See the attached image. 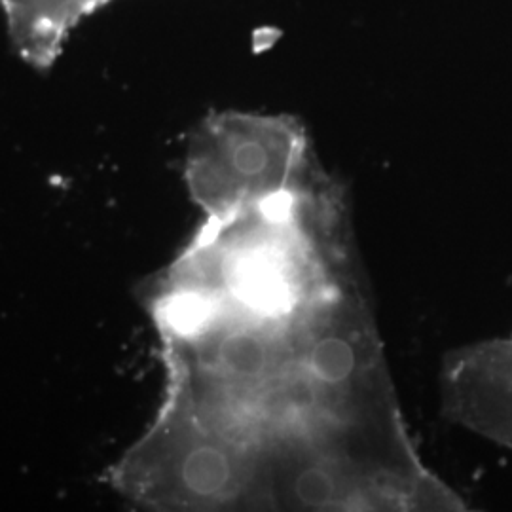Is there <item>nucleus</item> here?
<instances>
[{"label": "nucleus", "instance_id": "nucleus-1", "mask_svg": "<svg viewBox=\"0 0 512 512\" xmlns=\"http://www.w3.org/2000/svg\"><path fill=\"white\" fill-rule=\"evenodd\" d=\"M110 2L114 0H0V12L21 59L46 69L74 29Z\"/></svg>", "mask_w": 512, "mask_h": 512}, {"label": "nucleus", "instance_id": "nucleus-2", "mask_svg": "<svg viewBox=\"0 0 512 512\" xmlns=\"http://www.w3.org/2000/svg\"><path fill=\"white\" fill-rule=\"evenodd\" d=\"M239 291L251 306L266 313H281L291 306V294L285 281L262 262H253L243 270Z\"/></svg>", "mask_w": 512, "mask_h": 512}, {"label": "nucleus", "instance_id": "nucleus-7", "mask_svg": "<svg viewBox=\"0 0 512 512\" xmlns=\"http://www.w3.org/2000/svg\"><path fill=\"white\" fill-rule=\"evenodd\" d=\"M296 494L308 505H323L334 494L332 478L321 469H308L296 480Z\"/></svg>", "mask_w": 512, "mask_h": 512}, {"label": "nucleus", "instance_id": "nucleus-6", "mask_svg": "<svg viewBox=\"0 0 512 512\" xmlns=\"http://www.w3.org/2000/svg\"><path fill=\"white\" fill-rule=\"evenodd\" d=\"M213 308L211 304L196 294H184L179 296L167 310L169 325L181 334H192L198 332L207 325L211 319Z\"/></svg>", "mask_w": 512, "mask_h": 512}, {"label": "nucleus", "instance_id": "nucleus-8", "mask_svg": "<svg viewBox=\"0 0 512 512\" xmlns=\"http://www.w3.org/2000/svg\"><path fill=\"white\" fill-rule=\"evenodd\" d=\"M260 211L266 219L272 220V222H283V220L289 219V215L293 211V196L285 190L274 192L260 202Z\"/></svg>", "mask_w": 512, "mask_h": 512}, {"label": "nucleus", "instance_id": "nucleus-3", "mask_svg": "<svg viewBox=\"0 0 512 512\" xmlns=\"http://www.w3.org/2000/svg\"><path fill=\"white\" fill-rule=\"evenodd\" d=\"M184 482L198 494H213L228 480V463L215 450H198L186 459L183 469Z\"/></svg>", "mask_w": 512, "mask_h": 512}, {"label": "nucleus", "instance_id": "nucleus-4", "mask_svg": "<svg viewBox=\"0 0 512 512\" xmlns=\"http://www.w3.org/2000/svg\"><path fill=\"white\" fill-rule=\"evenodd\" d=\"M313 372L329 384L344 382L355 368V355L346 342L329 338L311 351Z\"/></svg>", "mask_w": 512, "mask_h": 512}, {"label": "nucleus", "instance_id": "nucleus-5", "mask_svg": "<svg viewBox=\"0 0 512 512\" xmlns=\"http://www.w3.org/2000/svg\"><path fill=\"white\" fill-rule=\"evenodd\" d=\"M220 355L226 366L245 376L260 374L266 365V353L262 344L249 334H234L232 338H228L222 344Z\"/></svg>", "mask_w": 512, "mask_h": 512}]
</instances>
